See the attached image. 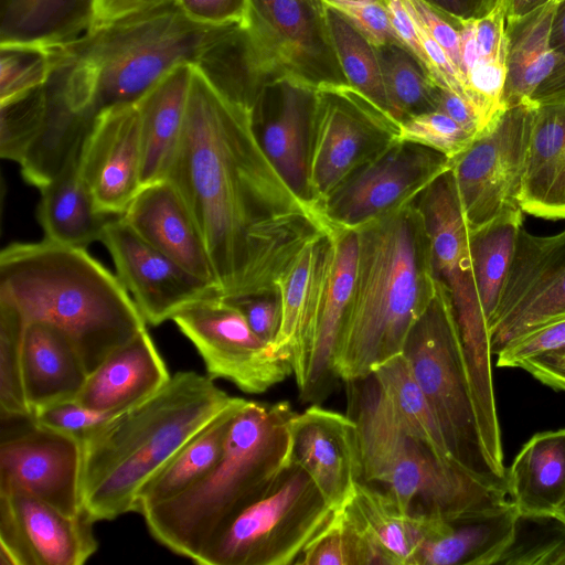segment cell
I'll return each instance as SVG.
<instances>
[{
    "instance_id": "obj_20",
    "label": "cell",
    "mask_w": 565,
    "mask_h": 565,
    "mask_svg": "<svg viewBox=\"0 0 565 565\" xmlns=\"http://www.w3.org/2000/svg\"><path fill=\"white\" fill-rule=\"evenodd\" d=\"M140 118L136 104L100 111L82 145L79 174L96 210L120 216L142 188Z\"/></svg>"
},
{
    "instance_id": "obj_7",
    "label": "cell",
    "mask_w": 565,
    "mask_h": 565,
    "mask_svg": "<svg viewBox=\"0 0 565 565\" xmlns=\"http://www.w3.org/2000/svg\"><path fill=\"white\" fill-rule=\"evenodd\" d=\"M347 384L360 480L384 490L403 512L451 520L509 499L508 491L443 460L418 440L373 373Z\"/></svg>"
},
{
    "instance_id": "obj_10",
    "label": "cell",
    "mask_w": 565,
    "mask_h": 565,
    "mask_svg": "<svg viewBox=\"0 0 565 565\" xmlns=\"http://www.w3.org/2000/svg\"><path fill=\"white\" fill-rule=\"evenodd\" d=\"M335 510L310 476L289 461L270 487L203 548L200 565H290Z\"/></svg>"
},
{
    "instance_id": "obj_52",
    "label": "cell",
    "mask_w": 565,
    "mask_h": 565,
    "mask_svg": "<svg viewBox=\"0 0 565 565\" xmlns=\"http://www.w3.org/2000/svg\"><path fill=\"white\" fill-rule=\"evenodd\" d=\"M192 21L211 26L243 23L248 14L249 0H178Z\"/></svg>"
},
{
    "instance_id": "obj_14",
    "label": "cell",
    "mask_w": 565,
    "mask_h": 565,
    "mask_svg": "<svg viewBox=\"0 0 565 565\" xmlns=\"http://www.w3.org/2000/svg\"><path fill=\"white\" fill-rule=\"evenodd\" d=\"M171 320L194 345L212 380L262 394L294 374L290 360L259 338L243 312L220 296L198 300Z\"/></svg>"
},
{
    "instance_id": "obj_50",
    "label": "cell",
    "mask_w": 565,
    "mask_h": 565,
    "mask_svg": "<svg viewBox=\"0 0 565 565\" xmlns=\"http://www.w3.org/2000/svg\"><path fill=\"white\" fill-rule=\"evenodd\" d=\"M402 1L411 13L414 22L428 32L445 50L463 81L461 74L460 28L452 25L424 0Z\"/></svg>"
},
{
    "instance_id": "obj_54",
    "label": "cell",
    "mask_w": 565,
    "mask_h": 565,
    "mask_svg": "<svg viewBox=\"0 0 565 565\" xmlns=\"http://www.w3.org/2000/svg\"><path fill=\"white\" fill-rule=\"evenodd\" d=\"M401 43L418 60L430 77L429 65L419 42L416 24L402 0H381ZM431 78V77H430Z\"/></svg>"
},
{
    "instance_id": "obj_58",
    "label": "cell",
    "mask_w": 565,
    "mask_h": 565,
    "mask_svg": "<svg viewBox=\"0 0 565 565\" xmlns=\"http://www.w3.org/2000/svg\"><path fill=\"white\" fill-rule=\"evenodd\" d=\"M565 97V56L554 68L553 73L537 87L531 102L541 104Z\"/></svg>"
},
{
    "instance_id": "obj_5",
    "label": "cell",
    "mask_w": 565,
    "mask_h": 565,
    "mask_svg": "<svg viewBox=\"0 0 565 565\" xmlns=\"http://www.w3.org/2000/svg\"><path fill=\"white\" fill-rule=\"evenodd\" d=\"M0 298L26 323L43 321L64 331L88 374L118 347L146 329L130 294L83 247L43 238L12 243L0 253Z\"/></svg>"
},
{
    "instance_id": "obj_62",
    "label": "cell",
    "mask_w": 565,
    "mask_h": 565,
    "mask_svg": "<svg viewBox=\"0 0 565 565\" xmlns=\"http://www.w3.org/2000/svg\"><path fill=\"white\" fill-rule=\"evenodd\" d=\"M555 516L565 524V505L562 507L555 514Z\"/></svg>"
},
{
    "instance_id": "obj_33",
    "label": "cell",
    "mask_w": 565,
    "mask_h": 565,
    "mask_svg": "<svg viewBox=\"0 0 565 565\" xmlns=\"http://www.w3.org/2000/svg\"><path fill=\"white\" fill-rule=\"evenodd\" d=\"M557 0L505 24L508 39L504 109L531 103L537 87L562 60L551 45V31Z\"/></svg>"
},
{
    "instance_id": "obj_42",
    "label": "cell",
    "mask_w": 565,
    "mask_h": 565,
    "mask_svg": "<svg viewBox=\"0 0 565 565\" xmlns=\"http://www.w3.org/2000/svg\"><path fill=\"white\" fill-rule=\"evenodd\" d=\"M26 321L9 300L0 298V407L8 418H30L22 381V343Z\"/></svg>"
},
{
    "instance_id": "obj_39",
    "label": "cell",
    "mask_w": 565,
    "mask_h": 565,
    "mask_svg": "<svg viewBox=\"0 0 565 565\" xmlns=\"http://www.w3.org/2000/svg\"><path fill=\"white\" fill-rule=\"evenodd\" d=\"M373 374L390 396L409 431L439 458L457 465L450 456L428 401L403 353L384 362Z\"/></svg>"
},
{
    "instance_id": "obj_31",
    "label": "cell",
    "mask_w": 565,
    "mask_h": 565,
    "mask_svg": "<svg viewBox=\"0 0 565 565\" xmlns=\"http://www.w3.org/2000/svg\"><path fill=\"white\" fill-rule=\"evenodd\" d=\"M507 483L521 516H555L565 505V428L533 435L507 471Z\"/></svg>"
},
{
    "instance_id": "obj_12",
    "label": "cell",
    "mask_w": 565,
    "mask_h": 565,
    "mask_svg": "<svg viewBox=\"0 0 565 565\" xmlns=\"http://www.w3.org/2000/svg\"><path fill=\"white\" fill-rule=\"evenodd\" d=\"M430 238L435 278L448 290L469 376L492 375L488 323L479 300L469 248V228L451 170L436 179L417 199Z\"/></svg>"
},
{
    "instance_id": "obj_1",
    "label": "cell",
    "mask_w": 565,
    "mask_h": 565,
    "mask_svg": "<svg viewBox=\"0 0 565 565\" xmlns=\"http://www.w3.org/2000/svg\"><path fill=\"white\" fill-rule=\"evenodd\" d=\"M166 179L189 206L221 297L274 294L277 279L332 224L265 153L252 108L193 65L183 131Z\"/></svg>"
},
{
    "instance_id": "obj_27",
    "label": "cell",
    "mask_w": 565,
    "mask_h": 565,
    "mask_svg": "<svg viewBox=\"0 0 565 565\" xmlns=\"http://www.w3.org/2000/svg\"><path fill=\"white\" fill-rule=\"evenodd\" d=\"M170 377L151 335L143 329L88 374L75 399L94 409L121 412L154 394Z\"/></svg>"
},
{
    "instance_id": "obj_16",
    "label": "cell",
    "mask_w": 565,
    "mask_h": 565,
    "mask_svg": "<svg viewBox=\"0 0 565 565\" xmlns=\"http://www.w3.org/2000/svg\"><path fill=\"white\" fill-rule=\"evenodd\" d=\"M565 316V230L537 236L520 230L500 301L489 323L492 354Z\"/></svg>"
},
{
    "instance_id": "obj_61",
    "label": "cell",
    "mask_w": 565,
    "mask_h": 565,
    "mask_svg": "<svg viewBox=\"0 0 565 565\" xmlns=\"http://www.w3.org/2000/svg\"><path fill=\"white\" fill-rule=\"evenodd\" d=\"M323 3H335V2H364V1H377V0H321Z\"/></svg>"
},
{
    "instance_id": "obj_30",
    "label": "cell",
    "mask_w": 565,
    "mask_h": 565,
    "mask_svg": "<svg viewBox=\"0 0 565 565\" xmlns=\"http://www.w3.org/2000/svg\"><path fill=\"white\" fill-rule=\"evenodd\" d=\"M192 70L191 64L178 65L136 103L142 186L167 177L183 131Z\"/></svg>"
},
{
    "instance_id": "obj_13",
    "label": "cell",
    "mask_w": 565,
    "mask_h": 565,
    "mask_svg": "<svg viewBox=\"0 0 565 565\" xmlns=\"http://www.w3.org/2000/svg\"><path fill=\"white\" fill-rule=\"evenodd\" d=\"M534 106L531 102L504 109L452 160L450 170L469 230L521 209Z\"/></svg>"
},
{
    "instance_id": "obj_44",
    "label": "cell",
    "mask_w": 565,
    "mask_h": 565,
    "mask_svg": "<svg viewBox=\"0 0 565 565\" xmlns=\"http://www.w3.org/2000/svg\"><path fill=\"white\" fill-rule=\"evenodd\" d=\"M46 113L45 84L0 103V154L18 162L38 138Z\"/></svg>"
},
{
    "instance_id": "obj_4",
    "label": "cell",
    "mask_w": 565,
    "mask_h": 565,
    "mask_svg": "<svg viewBox=\"0 0 565 565\" xmlns=\"http://www.w3.org/2000/svg\"><path fill=\"white\" fill-rule=\"evenodd\" d=\"M236 397L181 371L83 441V510L93 521L135 512L141 488Z\"/></svg>"
},
{
    "instance_id": "obj_9",
    "label": "cell",
    "mask_w": 565,
    "mask_h": 565,
    "mask_svg": "<svg viewBox=\"0 0 565 565\" xmlns=\"http://www.w3.org/2000/svg\"><path fill=\"white\" fill-rule=\"evenodd\" d=\"M402 353L428 401L454 461L483 483L508 491L507 478L494 469L482 443L451 299L439 280Z\"/></svg>"
},
{
    "instance_id": "obj_60",
    "label": "cell",
    "mask_w": 565,
    "mask_h": 565,
    "mask_svg": "<svg viewBox=\"0 0 565 565\" xmlns=\"http://www.w3.org/2000/svg\"><path fill=\"white\" fill-rule=\"evenodd\" d=\"M552 0H505L507 21L522 18Z\"/></svg>"
},
{
    "instance_id": "obj_22",
    "label": "cell",
    "mask_w": 565,
    "mask_h": 565,
    "mask_svg": "<svg viewBox=\"0 0 565 565\" xmlns=\"http://www.w3.org/2000/svg\"><path fill=\"white\" fill-rule=\"evenodd\" d=\"M358 250L356 230L332 224L308 367L305 381L298 388L300 399L305 403L320 404L330 395L339 380L334 359L352 297Z\"/></svg>"
},
{
    "instance_id": "obj_59",
    "label": "cell",
    "mask_w": 565,
    "mask_h": 565,
    "mask_svg": "<svg viewBox=\"0 0 565 565\" xmlns=\"http://www.w3.org/2000/svg\"><path fill=\"white\" fill-rule=\"evenodd\" d=\"M551 45L556 53L565 56V0H557L552 23Z\"/></svg>"
},
{
    "instance_id": "obj_21",
    "label": "cell",
    "mask_w": 565,
    "mask_h": 565,
    "mask_svg": "<svg viewBox=\"0 0 565 565\" xmlns=\"http://www.w3.org/2000/svg\"><path fill=\"white\" fill-rule=\"evenodd\" d=\"M289 461L300 466L333 510L353 497L360 480L355 424L347 414L312 404L289 424Z\"/></svg>"
},
{
    "instance_id": "obj_36",
    "label": "cell",
    "mask_w": 565,
    "mask_h": 565,
    "mask_svg": "<svg viewBox=\"0 0 565 565\" xmlns=\"http://www.w3.org/2000/svg\"><path fill=\"white\" fill-rule=\"evenodd\" d=\"M522 227L523 211L512 209L483 226L469 230L473 276L488 329L498 308Z\"/></svg>"
},
{
    "instance_id": "obj_19",
    "label": "cell",
    "mask_w": 565,
    "mask_h": 565,
    "mask_svg": "<svg viewBox=\"0 0 565 565\" xmlns=\"http://www.w3.org/2000/svg\"><path fill=\"white\" fill-rule=\"evenodd\" d=\"M83 444L32 424L0 446V491L21 490L68 515L83 510Z\"/></svg>"
},
{
    "instance_id": "obj_48",
    "label": "cell",
    "mask_w": 565,
    "mask_h": 565,
    "mask_svg": "<svg viewBox=\"0 0 565 565\" xmlns=\"http://www.w3.org/2000/svg\"><path fill=\"white\" fill-rule=\"evenodd\" d=\"M565 345V316L542 324L508 343L498 354V367H520L526 360Z\"/></svg>"
},
{
    "instance_id": "obj_11",
    "label": "cell",
    "mask_w": 565,
    "mask_h": 565,
    "mask_svg": "<svg viewBox=\"0 0 565 565\" xmlns=\"http://www.w3.org/2000/svg\"><path fill=\"white\" fill-rule=\"evenodd\" d=\"M399 121L349 84L316 90L308 152L310 200L321 210L355 171L397 141Z\"/></svg>"
},
{
    "instance_id": "obj_15",
    "label": "cell",
    "mask_w": 565,
    "mask_h": 565,
    "mask_svg": "<svg viewBox=\"0 0 565 565\" xmlns=\"http://www.w3.org/2000/svg\"><path fill=\"white\" fill-rule=\"evenodd\" d=\"M451 166L430 148L396 141L338 186L322 212L333 225L358 228L415 201Z\"/></svg>"
},
{
    "instance_id": "obj_56",
    "label": "cell",
    "mask_w": 565,
    "mask_h": 565,
    "mask_svg": "<svg viewBox=\"0 0 565 565\" xmlns=\"http://www.w3.org/2000/svg\"><path fill=\"white\" fill-rule=\"evenodd\" d=\"M452 25L461 28L465 22L477 21L488 15L498 0H424Z\"/></svg>"
},
{
    "instance_id": "obj_28",
    "label": "cell",
    "mask_w": 565,
    "mask_h": 565,
    "mask_svg": "<svg viewBox=\"0 0 565 565\" xmlns=\"http://www.w3.org/2000/svg\"><path fill=\"white\" fill-rule=\"evenodd\" d=\"M519 204L535 217L565 220V97L534 106Z\"/></svg>"
},
{
    "instance_id": "obj_37",
    "label": "cell",
    "mask_w": 565,
    "mask_h": 565,
    "mask_svg": "<svg viewBox=\"0 0 565 565\" xmlns=\"http://www.w3.org/2000/svg\"><path fill=\"white\" fill-rule=\"evenodd\" d=\"M348 504L394 565H412L424 539V518L403 512L381 488L358 480Z\"/></svg>"
},
{
    "instance_id": "obj_8",
    "label": "cell",
    "mask_w": 565,
    "mask_h": 565,
    "mask_svg": "<svg viewBox=\"0 0 565 565\" xmlns=\"http://www.w3.org/2000/svg\"><path fill=\"white\" fill-rule=\"evenodd\" d=\"M203 74L249 109L265 86L280 79L316 88L349 84L321 0H249L246 20L225 28Z\"/></svg>"
},
{
    "instance_id": "obj_43",
    "label": "cell",
    "mask_w": 565,
    "mask_h": 565,
    "mask_svg": "<svg viewBox=\"0 0 565 565\" xmlns=\"http://www.w3.org/2000/svg\"><path fill=\"white\" fill-rule=\"evenodd\" d=\"M498 564L565 565V524L556 516H519L512 543Z\"/></svg>"
},
{
    "instance_id": "obj_24",
    "label": "cell",
    "mask_w": 565,
    "mask_h": 565,
    "mask_svg": "<svg viewBox=\"0 0 565 565\" xmlns=\"http://www.w3.org/2000/svg\"><path fill=\"white\" fill-rule=\"evenodd\" d=\"M520 514L511 499L446 520L424 518L412 565H494L513 541Z\"/></svg>"
},
{
    "instance_id": "obj_18",
    "label": "cell",
    "mask_w": 565,
    "mask_h": 565,
    "mask_svg": "<svg viewBox=\"0 0 565 565\" xmlns=\"http://www.w3.org/2000/svg\"><path fill=\"white\" fill-rule=\"evenodd\" d=\"M93 523L24 491H0V564L82 565L98 547Z\"/></svg>"
},
{
    "instance_id": "obj_38",
    "label": "cell",
    "mask_w": 565,
    "mask_h": 565,
    "mask_svg": "<svg viewBox=\"0 0 565 565\" xmlns=\"http://www.w3.org/2000/svg\"><path fill=\"white\" fill-rule=\"evenodd\" d=\"M298 565H394L347 503L305 547Z\"/></svg>"
},
{
    "instance_id": "obj_26",
    "label": "cell",
    "mask_w": 565,
    "mask_h": 565,
    "mask_svg": "<svg viewBox=\"0 0 565 565\" xmlns=\"http://www.w3.org/2000/svg\"><path fill=\"white\" fill-rule=\"evenodd\" d=\"M331 231L332 227L309 243L275 284L281 302V323L274 349L290 360L298 388L308 367Z\"/></svg>"
},
{
    "instance_id": "obj_46",
    "label": "cell",
    "mask_w": 565,
    "mask_h": 565,
    "mask_svg": "<svg viewBox=\"0 0 565 565\" xmlns=\"http://www.w3.org/2000/svg\"><path fill=\"white\" fill-rule=\"evenodd\" d=\"M476 137L443 111L433 110L403 119L397 141L425 146L452 161Z\"/></svg>"
},
{
    "instance_id": "obj_3",
    "label": "cell",
    "mask_w": 565,
    "mask_h": 565,
    "mask_svg": "<svg viewBox=\"0 0 565 565\" xmlns=\"http://www.w3.org/2000/svg\"><path fill=\"white\" fill-rule=\"evenodd\" d=\"M192 21L178 1L53 46L47 96L94 122L108 108L136 104L181 64L199 66L222 32Z\"/></svg>"
},
{
    "instance_id": "obj_6",
    "label": "cell",
    "mask_w": 565,
    "mask_h": 565,
    "mask_svg": "<svg viewBox=\"0 0 565 565\" xmlns=\"http://www.w3.org/2000/svg\"><path fill=\"white\" fill-rule=\"evenodd\" d=\"M287 401H246L234 417L223 455L201 480L141 513L151 535L175 554L198 558L206 544L260 497L289 462Z\"/></svg>"
},
{
    "instance_id": "obj_45",
    "label": "cell",
    "mask_w": 565,
    "mask_h": 565,
    "mask_svg": "<svg viewBox=\"0 0 565 565\" xmlns=\"http://www.w3.org/2000/svg\"><path fill=\"white\" fill-rule=\"evenodd\" d=\"M54 67L53 49L0 44V103L10 100L49 81Z\"/></svg>"
},
{
    "instance_id": "obj_34",
    "label": "cell",
    "mask_w": 565,
    "mask_h": 565,
    "mask_svg": "<svg viewBox=\"0 0 565 565\" xmlns=\"http://www.w3.org/2000/svg\"><path fill=\"white\" fill-rule=\"evenodd\" d=\"M93 14L94 0H0V44L58 46L86 34Z\"/></svg>"
},
{
    "instance_id": "obj_23",
    "label": "cell",
    "mask_w": 565,
    "mask_h": 565,
    "mask_svg": "<svg viewBox=\"0 0 565 565\" xmlns=\"http://www.w3.org/2000/svg\"><path fill=\"white\" fill-rule=\"evenodd\" d=\"M316 90L302 82L280 79L265 86L252 107L254 127L265 153L295 192L308 201V152Z\"/></svg>"
},
{
    "instance_id": "obj_2",
    "label": "cell",
    "mask_w": 565,
    "mask_h": 565,
    "mask_svg": "<svg viewBox=\"0 0 565 565\" xmlns=\"http://www.w3.org/2000/svg\"><path fill=\"white\" fill-rule=\"evenodd\" d=\"M354 230L355 279L334 359L344 382L372 374L403 352L437 286L430 238L416 200Z\"/></svg>"
},
{
    "instance_id": "obj_51",
    "label": "cell",
    "mask_w": 565,
    "mask_h": 565,
    "mask_svg": "<svg viewBox=\"0 0 565 565\" xmlns=\"http://www.w3.org/2000/svg\"><path fill=\"white\" fill-rule=\"evenodd\" d=\"M224 299L243 312L259 338L274 345L281 323V302L277 292Z\"/></svg>"
},
{
    "instance_id": "obj_57",
    "label": "cell",
    "mask_w": 565,
    "mask_h": 565,
    "mask_svg": "<svg viewBox=\"0 0 565 565\" xmlns=\"http://www.w3.org/2000/svg\"><path fill=\"white\" fill-rule=\"evenodd\" d=\"M438 110L449 116L475 136L480 134V125L475 110L456 93L440 88Z\"/></svg>"
},
{
    "instance_id": "obj_53",
    "label": "cell",
    "mask_w": 565,
    "mask_h": 565,
    "mask_svg": "<svg viewBox=\"0 0 565 565\" xmlns=\"http://www.w3.org/2000/svg\"><path fill=\"white\" fill-rule=\"evenodd\" d=\"M178 0H94L92 31L141 15Z\"/></svg>"
},
{
    "instance_id": "obj_40",
    "label": "cell",
    "mask_w": 565,
    "mask_h": 565,
    "mask_svg": "<svg viewBox=\"0 0 565 565\" xmlns=\"http://www.w3.org/2000/svg\"><path fill=\"white\" fill-rule=\"evenodd\" d=\"M376 51L393 115L399 122L413 115L438 110L440 87L405 46L391 43Z\"/></svg>"
},
{
    "instance_id": "obj_49",
    "label": "cell",
    "mask_w": 565,
    "mask_h": 565,
    "mask_svg": "<svg viewBox=\"0 0 565 565\" xmlns=\"http://www.w3.org/2000/svg\"><path fill=\"white\" fill-rule=\"evenodd\" d=\"M326 6L344 15L375 47L391 43L402 44L391 23L388 11L381 0L335 2Z\"/></svg>"
},
{
    "instance_id": "obj_55",
    "label": "cell",
    "mask_w": 565,
    "mask_h": 565,
    "mask_svg": "<svg viewBox=\"0 0 565 565\" xmlns=\"http://www.w3.org/2000/svg\"><path fill=\"white\" fill-rule=\"evenodd\" d=\"M544 385L565 392V345L526 360L520 366Z\"/></svg>"
},
{
    "instance_id": "obj_29",
    "label": "cell",
    "mask_w": 565,
    "mask_h": 565,
    "mask_svg": "<svg viewBox=\"0 0 565 565\" xmlns=\"http://www.w3.org/2000/svg\"><path fill=\"white\" fill-rule=\"evenodd\" d=\"M87 376L77 348L64 331L43 321L26 323L22 381L31 415L39 407L75 398Z\"/></svg>"
},
{
    "instance_id": "obj_25",
    "label": "cell",
    "mask_w": 565,
    "mask_h": 565,
    "mask_svg": "<svg viewBox=\"0 0 565 565\" xmlns=\"http://www.w3.org/2000/svg\"><path fill=\"white\" fill-rule=\"evenodd\" d=\"M120 216L153 247L218 289L198 224L171 181L142 186Z\"/></svg>"
},
{
    "instance_id": "obj_41",
    "label": "cell",
    "mask_w": 565,
    "mask_h": 565,
    "mask_svg": "<svg viewBox=\"0 0 565 565\" xmlns=\"http://www.w3.org/2000/svg\"><path fill=\"white\" fill-rule=\"evenodd\" d=\"M326 17L339 63L349 85L394 117L376 47L337 10L326 6Z\"/></svg>"
},
{
    "instance_id": "obj_32",
    "label": "cell",
    "mask_w": 565,
    "mask_h": 565,
    "mask_svg": "<svg viewBox=\"0 0 565 565\" xmlns=\"http://www.w3.org/2000/svg\"><path fill=\"white\" fill-rule=\"evenodd\" d=\"M79 153L73 156L60 173L40 189L36 217L45 239L86 248L102 239L111 216L96 210L79 174Z\"/></svg>"
},
{
    "instance_id": "obj_17",
    "label": "cell",
    "mask_w": 565,
    "mask_h": 565,
    "mask_svg": "<svg viewBox=\"0 0 565 565\" xmlns=\"http://www.w3.org/2000/svg\"><path fill=\"white\" fill-rule=\"evenodd\" d=\"M100 242L146 323L159 326L198 300L221 297L216 286L194 276L153 247L121 216L109 220Z\"/></svg>"
},
{
    "instance_id": "obj_47",
    "label": "cell",
    "mask_w": 565,
    "mask_h": 565,
    "mask_svg": "<svg viewBox=\"0 0 565 565\" xmlns=\"http://www.w3.org/2000/svg\"><path fill=\"white\" fill-rule=\"evenodd\" d=\"M119 413L94 409L72 398L39 407L32 412L30 418L36 426L71 435L83 441Z\"/></svg>"
},
{
    "instance_id": "obj_35",
    "label": "cell",
    "mask_w": 565,
    "mask_h": 565,
    "mask_svg": "<svg viewBox=\"0 0 565 565\" xmlns=\"http://www.w3.org/2000/svg\"><path fill=\"white\" fill-rule=\"evenodd\" d=\"M247 399H236L189 440L138 493L135 512L170 500L205 477L221 459L232 422Z\"/></svg>"
}]
</instances>
